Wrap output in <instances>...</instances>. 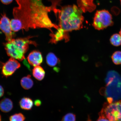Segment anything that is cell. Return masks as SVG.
<instances>
[{"mask_svg": "<svg viewBox=\"0 0 121 121\" xmlns=\"http://www.w3.org/2000/svg\"><path fill=\"white\" fill-rule=\"evenodd\" d=\"M18 6L13 8L14 18L22 22L23 29L28 31L30 28L58 29L59 26L51 22L48 13L53 10L54 4L46 6L42 0H16Z\"/></svg>", "mask_w": 121, "mask_h": 121, "instance_id": "6da1fadb", "label": "cell"}, {"mask_svg": "<svg viewBox=\"0 0 121 121\" xmlns=\"http://www.w3.org/2000/svg\"><path fill=\"white\" fill-rule=\"evenodd\" d=\"M57 16L58 13L59 26L66 32L81 29L84 21L82 10L75 4L61 7L60 9H54Z\"/></svg>", "mask_w": 121, "mask_h": 121, "instance_id": "7a4b0ae2", "label": "cell"}, {"mask_svg": "<svg viewBox=\"0 0 121 121\" xmlns=\"http://www.w3.org/2000/svg\"><path fill=\"white\" fill-rule=\"evenodd\" d=\"M34 37L13 39L10 42L4 43L6 52L9 56L20 61L26 60L25 55L28 50L29 44L37 46V43L30 40Z\"/></svg>", "mask_w": 121, "mask_h": 121, "instance_id": "3957f363", "label": "cell"}, {"mask_svg": "<svg viewBox=\"0 0 121 121\" xmlns=\"http://www.w3.org/2000/svg\"><path fill=\"white\" fill-rule=\"evenodd\" d=\"M105 103L99 116L107 118L110 121H121V101Z\"/></svg>", "mask_w": 121, "mask_h": 121, "instance_id": "277c9868", "label": "cell"}, {"mask_svg": "<svg viewBox=\"0 0 121 121\" xmlns=\"http://www.w3.org/2000/svg\"><path fill=\"white\" fill-rule=\"evenodd\" d=\"M112 15L106 10H97L93 18V25L95 29L101 30L113 25Z\"/></svg>", "mask_w": 121, "mask_h": 121, "instance_id": "5b68a950", "label": "cell"}, {"mask_svg": "<svg viewBox=\"0 0 121 121\" xmlns=\"http://www.w3.org/2000/svg\"><path fill=\"white\" fill-rule=\"evenodd\" d=\"M0 30L5 34L6 40L7 42L11 41L13 34L12 32L10 21L5 13L2 15L0 20Z\"/></svg>", "mask_w": 121, "mask_h": 121, "instance_id": "8992f818", "label": "cell"}, {"mask_svg": "<svg viewBox=\"0 0 121 121\" xmlns=\"http://www.w3.org/2000/svg\"><path fill=\"white\" fill-rule=\"evenodd\" d=\"M20 66V63L16 59L11 57L3 66L2 74L6 78L11 76Z\"/></svg>", "mask_w": 121, "mask_h": 121, "instance_id": "52a82bcc", "label": "cell"}, {"mask_svg": "<svg viewBox=\"0 0 121 121\" xmlns=\"http://www.w3.org/2000/svg\"><path fill=\"white\" fill-rule=\"evenodd\" d=\"M27 60L29 64L33 66H39L43 61L41 53L37 51H34L30 53Z\"/></svg>", "mask_w": 121, "mask_h": 121, "instance_id": "ba28073f", "label": "cell"}, {"mask_svg": "<svg viewBox=\"0 0 121 121\" xmlns=\"http://www.w3.org/2000/svg\"><path fill=\"white\" fill-rule=\"evenodd\" d=\"M51 39L50 42L56 43L60 41L65 39L66 42L69 40V36L67 32L65 31L63 29L59 27L55 34H52L50 35Z\"/></svg>", "mask_w": 121, "mask_h": 121, "instance_id": "9c48e42d", "label": "cell"}, {"mask_svg": "<svg viewBox=\"0 0 121 121\" xmlns=\"http://www.w3.org/2000/svg\"><path fill=\"white\" fill-rule=\"evenodd\" d=\"M93 0H78V7L83 12H93L96 8V6L93 4Z\"/></svg>", "mask_w": 121, "mask_h": 121, "instance_id": "30bf717a", "label": "cell"}, {"mask_svg": "<svg viewBox=\"0 0 121 121\" xmlns=\"http://www.w3.org/2000/svg\"><path fill=\"white\" fill-rule=\"evenodd\" d=\"M13 108V102L9 98H4L0 102V110L3 112H9L11 111Z\"/></svg>", "mask_w": 121, "mask_h": 121, "instance_id": "8fae6325", "label": "cell"}, {"mask_svg": "<svg viewBox=\"0 0 121 121\" xmlns=\"http://www.w3.org/2000/svg\"><path fill=\"white\" fill-rule=\"evenodd\" d=\"M19 104L21 108L22 109L30 110L32 108L34 102L31 98L28 97H24L20 100Z\"/></svg>", "mask_w": 121, "mask_h": 121, "instance_id": "7c38bea8", "label": "cell"}, {"mask_svg": "<svg viewBox=\"0 0 121 121\" xmlns=\"http://www.w3.org/2000/svg\"><path fill=\"white\" fill-rule=\"evenodd\" d=\"M33 76L36 79L41 81L44 78L45 72L41 66H35L32 70Z\"/></svg>", "mask_w": 121, "mask_h": 121, "instance_id": "4fadbf2b", "label": "cell"}, {"mask_svg": "<svg viewBox=\"0 0 121 121\" xmlns=\"http://www.w3.org/2000/svg\"><path fill=\"white\" fill-rule=\"evenodd\" d=\"M20 82L21 86L25 90H29L31 89L34 85V81L30 75L23 78L21 79Z\"/></svg>", "mask_w": 121, "mask_h": 121, "instance_id": "5bb4252c", "label": "cell"}, {"mask_svg": "<svg viewBox=\"0 0 121 121\" xmlns=\"http://www.w3.org/2000/svg\"><path fill=\"white\" fill-rule=\"evenodd\" d=\"M47 63L48 65L51 67L55 66L58 64L59 60L54 54L50 52L47 56Z\"/></svg>", "mask_w": 121, "mask_h": 121, "instance_id": "9a60e30c", "label": "cell"}, {"mask_svg": "<svg viewBox=\"0 0 121 121\" xmlns=\"http://www.w3.org/2000/svg\"><path fill=\"white\" fill-rule=\"evenodd\" d=\"M12 31L14 32L23 29V25L22 22L19 20L14 18L10 21Z\"/></svg>", "mask_w": 121, "mask_h": 121, "instance_id": "2e32d148", "label": "cell"}, {"mask_svg": "<svg viewBox=\"0 0 121 121\" xmlns=\"http://www.w3.org/2000/svg\"><path fill=\"white\" fill-rule=\"evenodd\" d=\"M110 42L112 45L118 47L121 45V36L117 34L112 35L110 38Z\"/></svg>", "mask_w": 121, "mask_h": 121, "instance_id": "e0dca14e", "label": "cell"}, {"mask_svg": "<svg viewBox=\"0 0 121 121\" xmlns=\"http://www.w3.org/2000/svg\"><path fill=\"white\" fill-rule=\"evenodd\" d=\"M111 58L114 64H121V51H118L114 52L112 55Z\"/></svg>", "mask_w": 121, "mask_h": 121, "instance_id": "ac0fdd59", "label": "cell"}, {"mask_svg": "<svg viewBox=\"0 0 121 121\" xmlns=\"http://www.w3.org/2000/svg\"><path fill=\"white\" fill-rule=\"evenodd\" d=\"M26 118L25 116L22 113H15L10 116V121H24Z\"/></svg>", "mask_w": 121, "mask_h": 121, "instance_id": "d6986e66", "label": "cell"}, {"mask_svg": "<svg viewBox=\"0 0 121 121\" xmlns=\"http://www.w3.org/2000/svg\"><path fill=\"white\" fill-rule=\"evenodd\" d=\"M76 119V116L72 113H68L63 117L60 121H75Z\"/></svg>", "mask_w": 121, "mask_h": 121, "instance_id": "ffe728a7", "label": "cell"}, {"mask_svg": "<svg viewBox=\"0 0 121 121\" xmlns=\"http://www.w3.org/2000/svg\"><path fill=\"white\" fill-rule=\"evenodd\" d=\"M111 10L113 14L116 16L118 15L120 12V10L118 8L116 7L112 8Z\"/></svg>", "mask_w": 121, "mask_h": 121, "instance_id": "44dd1931", "label": "cell"}, {"mask_svg": "<svg viewBox=\"0 0 121 121\" xmlns=\"http://www.w3.org/2000/svg\"><path fill=\"white\" fill-rule=\"evenodd\" d=\"M42 104V102L40 100L37 99L35 100L34 102V104L37 107L40 106Z\"/></svg>", "mask_w": 121, "mask_h": 121, "instance_id": "7402d4cb", "label": "cell"}, {"mask_svg": "<svg viewBox=\"0 0 121 121\" xmlns=\"http://www.w3.org/2000/svg\"><path fill=\"white\" fill-rule=\"evenodd\" d=\"M96 121H110L107 118H106L104 116H99V118Z\"/></svg>", "mask_w": 121, "mask_h": 121, "instance_id": "603a6c76", "label": "cell"}, {"mask_svg": "<svg viewBox=\"0 0 121 121\" xmlns=\"http://www.w3.org/2000/svg\"><path fill=\"white\" fill-rule=\"evenodd\" d=\"M0 1L4 4H8L11 3L13 0H0Z\"/></svg>", "mask_w": 121, "mask_h": 121, "instance_id": "cb8c5ba5", "label": "cell"}, {"mask_svg": "<svg viewBox=\"0 0 121 121\" xmlns=\"http://www.w3.org/2000/svg\"><path fill=\"white\" fill-rule=\"evenodd\" d=\"M4 93V88L2 86L0 85V98L3 96Z\"/></svg>", "mask_w": 121, "mask_h": 121, "instance_id": "d4e9b609", "label": "cell"}, {"mask_svg": "<svg viewBox=\"0 0 121 121\" xmlns=\"http://www.w3.org/2000/svg\"><path fill=\"white\" fill-rule=\"evenodd\" d=\"M4 64V63H2V62L0 61V69H1V68H2Z\"/></svg>", "mask_w": 121, "mask_h": 121, "instance_id": "484cf974", "label": "cell"}, {"mask_svg": "<svg viewBox=\"0 0 121 121\" xmlns=\"http://www.w3.org/2000/svg\"><path fill=\"white\" fill-rule=\"evenodd\" d=\"M87 121H92L91 120L90 117H89Z\"/></svg>", "mask_w": 121, "mask_h": 121, "instance_id": "4316f807", "label": "cell"}, {"mask_svg": "<svg viewBox=\"0 0 121 121\" xmlns=\"http://www.w3.org/2000/svg\"><path fill=\"white\" fill-rule=\"evenodd\" d=\"M119 34H120L121 36V29L120 31H119Z\"/></svg>", "mask_w": 121, "mask_h": 121, "instance_id": "83f0119b", "label": "cell"}, {"mask_svg": "<svg viewBox=\"0 0 121 121\" xmlns=\"http://www.w3.org/2000/svg\"><path fill=\"white\" fill-rule=\"evenodd\" d=\"M1 121V116L0 114V121Z\"/></svg>", "mask_w": 121, "mask_h": 121, "instance_id": "f1b7e54d", "label": "cell"}, {"mask_svg": "<svg viewBox=\"0 0 121 121\" xmlns=\"http://www.w3.org/2000/svg\"><path fill=\"white\" fill-rule=\"evenodd\" d=\"M120 2H121V0H120Z\"/></svg>", "mask_w": 121, "mask_h": 121, "instance_id": "f546056e", "label": "cell"}]
</instances>
